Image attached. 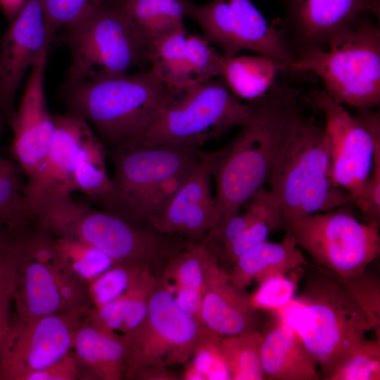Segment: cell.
I'll return each mask as SVG.
<instances>
[{"instance_id":"cell-35","label":"cell","mask_w":380,"mask_h":380,"mask_svg":"<svg viewBox=\"0 0 380 380\" xmlns=\"http://www.w3.org/2000/svg\"><path fill=\"white\" fill-rule=\"evenodd\" d=\"M380 338L366 339L327 380H379Z\"/></svg>"},{"instance_id":"cell-34","label":"cell","mask_w":380,"mask_h":380,"mask_svg":"<svg viewBox=\"0 0 380 380\" xmlns=\"http://www.w3.org/2000/svg\"><path fill=\"white\" fill-rule=\"evenodd\" d=\"M47 39L51 44L57 32L70 26L112 0H40Z\"/></svg>"},{"instance_id":"cell-47","label":"cell","mask_w":380,"mask_h":380,"mask_svg":"<svg viewBox=\"0 0 380 380\" xmlns=\"http://www.w3.org/2000/svg\"><path fill=\"white\" fill-rule=\"evenodd\" d=\"M27 0H0V7L8 22H11L25 5Z\"/></svg>"},{"instance_id":"cell-38","label":"cell","mask_w":380,"mask_h":380,"mask_svg":"<svg viewBox=\"0 0 380 380\" xmlns=\"http://www.w3.org/2000/svg\"><path fill=\"white\" fill-rule=\"evenodd\" d=\"M158 279V277L153 274L150 268H144L127 290V312L120 331L123 335L128 336L134 332L146 319L150 296L157 285Z\"/></svg>"},{"instance_id":"cell-18","label":"cell","mask_w":380,"mask_h":380,"mask_svg":"<svg viewBox=\"0 0 380 380\" xmlns=\"http://www.w3.org/2000/svg\"><path fill=\"white\" fill-rule=\"evenodd\" d=\"M53 118L55 129L45 158L35 175L25 184L30 207L44 195L73 192L76 159L84 141L93 132L84 119L71 112Z\"/></svg>"},{"instance_id":"cell-14","label":"cell","mask_w":380,"mask_h":380,"mask_svg":"<svg viewBox=\"0 0 380 380\" xmlns=\"http://www.w3.org/2000/svg\"><path fill=\"white\" fill-rule=\"evenodd\" d=\"M113 164L112 190L100 205L127 220L140 198L162 179L193 168L198 149L134 145L107 151Z\"/></svg>"},{"instance_id":"cell-37","label":"cell","mask_w":380,"mask_h":380,"mask_svg":"<svg viewBox=\"0 0 380 380\" xmlns=\"http://www.w3.org/2000/svg\"><path fill=\"white\" fill-rule=\"evenodd\" d=\"M303 269L273 276L259 283L258 289L251 294L253 306L262 312L272 313L288 304L296 296Z\"/></svg>"},{"instance_id":"cell-32","label":"cell","mask_w":380,"mask_h":380,"mask_svg":"<svg viewBox=\"0 0 380 380\" xmlns=\"http://www.w3.org/2000/svg\"><path fill=\"white\" fill-rule=\"evenodd\" d=\"M224 58L204 36L188 34L182 60L186 88L220 76Z\"/></svg>"},{"instance_id":"cell-25","label":"cell","mask_w":380,"mask_h":380,"mask_svg":"<svg viewBox=\"0 0 380 380\" xmlns=\"http://www.w3.org/2000/svg\"><path fill=\"white\" fill-rule=\"evenodd\" d=\"M224 269L216 251L203 239L169 259L160 279L169 289L184 286L204 294Z\"/></svg>"},{"instance_id":"cell-45","label":"cell","mask_w":380,"mask_h":380,"mask_svg":"<svg viewBox=\"0 0 380 380\" xmlns=\"http://www.w3.org/2000/svg\"><path fill=\"white\" fill-rule=\"evenodd\" d=\"M169 290L172 292L176 304L184 312L202 322L201 313L204 295L203 293L184 286H177Z\"/></svg>"},{"instance_id":"cell-4","label":"cell","mask_w":380,"mask_h":380,"mask_svg":"<svg viewBox=\"0 0 380 380\" xmlns=\"http://www.w3.org/2000/svg\"><path fill=\"white\" fill-rule=\"evenodd\" d=\"M44 227L56 236L77 239L109 256L116 264L151 269L164 264L192 242L179 235L156 232L107 210L73 198L72 194L47 196L39 210Z\"/></svg>"},{"instance_id":"cell-41","label":"cell","mask_w":380,"mask_h":380,"mask_svg":"<svg viewBox=\"0 0 380 380\" xmlns=\"http://www.w3.org/2000/svg\"><path fill=\"white\" fill-rule=\"evenodd\" d=\"M352 203L361 211L365 222L380 227V148L376 151L367 182Z\"/></svg>"},{"instance_id":"cell-9","label":"cell","mask_w":380,"mask_h":380,"mask_svg":"<svg viewBox=\"0 0 380 380\" xmlns=\"http://www.w3.org/2000/svg\"><path fill=\"white\" fill-rule=\"evenodd\" d=\"M61 30L70 53L66 82L125 74L148 63V46L117 0Z\"/></svg>"},{"instance_id":"cell-2","label":"cell","mask_w":380,"mask_h":380,"mask_svg":"<svg viewBox=\"0 0 380 380\" xmlns=\"http://www.w3.org/2000/svg\"><path fill=\"white\" fill-rule=\"evenodd\" d=\"M175 93L151 68L63 87L68 111L84 119L108 151L134 144Z\"/></svg>"},{"instance_id":"cell-24","label":"cell","mask_w":380,"mask_h":380,"mask_svg":"<svg viewBox=\"0 0 380 380\" xmlns=\"http://www.w3.org/2000/svg\"><path fill=\"white\" fill-rule=\"evenodd\" d=\"M215 152H199L198 160L190 175L166 207L152 217L146 227L158 233L178 235L186 213L196 205L213 198L210 179Z\"/></svg>"},{"instance_id":"cell-48","label":"cell","mask_w":380,"mask_h":380,"mask_svg":"<svg viewBox=\"0 0 380 380\" xmlns=\"http://www.w3.org/2000/svg\"><path fill=\"white\" fill-rule=\"evenodd\" d=\"M10 240H18L12 236L11 234L6 231L0 228V242L10 241Z\"/></svg>"},{"instance_id":"cell-20","label":"cell","mask_w":380,"mask_h":380,"mask_svg":"<svg viewBox=\"0 0 380 380\" xmlns=\"http://www.w3.org/2000/svg\"><path fill=\"white\" fill-rule=\"evenodd\" d=\"M262 331L261 362L265 379L318 380V363L299 334L279 321Z\"/></svg>"},{"instance_id":"cell-43","label":"cell","mask_w":380,"mask_h":380,"mask_svg":"<svg viewBox=\"0 0 380 380\" xmlns=\"http://www.w3.org/2000/svg\"><path fill=\"white\" fill-rule=\"evenodd\" d=\"M81 377L75 355L70 351L51 365L27 375L25 380H75Z\"/></svg>"},{"instance_id":"cell-49","label":"cell","mask_w":380,"mask_h":380,"mask_svg":"<svg viewBox=\"0 0 380 380\" xmlns=\"http://www.w3.org/2000/svg\"><path fill=\"white\" fill-rule=\"evenodd\" d=\"M4 122H6V121H5L3 115L0 113V135L1 134L2 131H3Z\"/></svg>"},{"instance_id":"cell-42","label":"cell","mask_w":380,"mask_h":380,"mask_svg":"<svg viewBox=\"0 0 380 380\" xmlns=\"http://www.w3.org/2000/svg\"><path fill=\"white\" fill-rule=\"evenodd\" d=\"M128 305L127 291L117 298L89 309L88 319L97 326L109 331H121Z\"/></svg>"},{"instance_id":"cell-19","label":"cell","mask_w":380,"mask_h":380,"mask_svg":"<svg viewBox=\"0 0 380 380\" xmlns=\"http://www.w3.org/2000/svg\"><path fill=\"white\" fill-rule=\"evenodd\" d=\"M262 312L251 304V294L231 281L226 269L205 292L201 321L222 336L262 331Z\"/></svg>"},{"instance_id":"cell-5","label":"cell","mask_w":380,"mask_h":380,"mask_svg":"<svg viewBox=\"0 0 380 380\" xmlns=\"http://www.w3.org/2000/svg\"><path fill=\"white\" fill-rule=\"evenodd\" d=\"M268 181L280 203L284 225L351 203L350 195L334 182L324 127L300 113L277 153Z\"/></svg>"},{"instance_id":"cell-28","label":"cell","mask_w":380,"mask_h":380,"mask_svg":"<svg viewBox=\"0 0 380 380\" xmlns=\"http://www.w3.org/2000/svg\"><path fill=\"white\" fill-rule=\"evenodd\" d=\"M24 188L16 166L0 156V228L18 239L27 237L39 226Z\"/></svg>"},{"instance_id":"cell-15","label":"cell","mask_w":380,"mask_h":380,"mask_svg":"<svg viewBox=\"0 0 380 380\" xmlns=\"http://www.w3.org/2000/svg\"><path fill=\"white\" fill-rule=\"evenodd\" d=\"M10 23L0 39V113L9 127L25 74L51 44L40 0H27Z\"/></svg>"},{"instance_id":"cell-23","label":"cell","mask_w":380,"mask_h":380,"mask_svg":"<svg viewBox=\"0 0 380 380\" xmlns=\"http://www.w3.org/2000/svg\"><path fill=\"white\" fill-rule=\"evenodd\" d=\"M311 265L286 232L278 243L266 241L237 258L227 270L229 279L245 289L253 281L287 274Z\"/></svg>"},{"instance_id":"cell-8","label":"cell","mask_w":380,"mask_h":380,"mask_svg":"<svg viewBox=\"0 0 380 380\" xmlns=\"http://www.w3.org/2000/svg\"><path fill=\"white\" fill-rule=\"evenodd\" d=\"M253 102L241 103L219 76L175 91L134 145L198 148L252 116Z\"/></svg>"},{"instance_id":"cell-30","label":"cell","mask_w":380,"mask_h":380,"mask_svg":"<svg viewBox=\"0 0 380 380\" xmlns=\"http://www.w3.org/2000/svg\"><path fill=\"white\" fill-rule=\"evenodd\" d=\"M262 331L222 336L221 348L230 380H263Z\"/></svg>"},{"instance_id":"cell-36","label":"cell","mask_w":380,"mask_h":380,"mask_svg":"<svg viewBox=\"0 0 380 380\" xmlns=\"http://www.w3.org/2000/svg\"><path fill=\"white\" fill-rule=\"evenodd\" d=\"M144 268L146 267L116 264L89 281L88 293L94 306L107 303L124 293Z\"/></svg>"},{"instance_id":"cell-16","label":"cell","mask_w":380,"mask_h":380,"mask_svg":"<svg viewBox=\"0 0 380 380\" xmlns=\"http://www.w3.org/2000/svg\"><path fill=\"white\" fill-rule=\"evenodd\" d=\"M44 50L31 72L10 127L13 137L12 150L30 181L41 167L53 134V115L47 108L44 76L48 58Z\"/></svg>"},{"instance_id":"cell-12","label":"cell","mask_w":380,"mask_h":380,"mask_svg":"<svg viewBox=\"0 0 380 380\" xmlns=\"http://www.w3.org/2000/svg\"><path fill=\"white\" fill-rule=\"evenodd\" d=\"M310 101L324 115L334 180L350 195L352 203L367 182L380 148L379 113L358 109L352 115L324 90L312 93Z\"/></svg>"},{"instance_id":"cell-46","label":"cell","mask_w":380,"mask_h":380,"mask_svg":"<svg viewBox=\"0 0 380 380\" xmlns=\"http://www.w3.org/2000/svg\"><path fill=\"white\" fill-rule=\"evenodd\" d=\"M25 253V240L0 242V278L15 271Z\"/></svg>"},{"instance_id":"cell-7","label":"cell","mask_w":380,"mask_h":380,"mask_svg":"<svg viewBox=\"0 0 380 380\" xmlns=\"http://www.w3.org/2000/svg\"><path fill=\"white\" fill-rule=\"evenodd\" d=\"M210 331L184 312L160 277L153 291L143 324L125 336L127 344L124 377L138 380H176L169 367L193 357Z\"/></svg>"},{"instance_id":"cell-27","label":"cell","mask_w":380,"mask_h":380,"mask_svg":"<svg viewBox=\"0 0 380 380\" xmlns=\"http://www.w3.org/2000/svg\"><path fill=\"white\" fill-rule=\"evenodd\" d=\"M187 0H117L148 44L175 30H185Z\"/></svg>"},{"instance_id":"cell-1","label":"cell","mask_w":380,"mask_h":380,"mask_svg":"<svg viewBox=\"0 0 380 380\" xmlns=\"http://www.w3.org/2000/svg\"><path fill=\"white\" fill-rule=\"evenodd\" d=\"M297 94L274 85L253 101L252 116L235 138L215 152L216 224L239 212L269 180L277 153L300 114Z\"/></svg>"},{"instance_id":"cell-13","label":"cell","mask_w":380,"mask_h":380,"mask_svg":"<svg viewBox=\"0 0 380 380\" xmlns=\"http://www.w3.org/2000/svg\"><path fill=\"white\" fill-rule=\"evenodd\" d=\"M89 309L75 308L26 322L11 319L0 349V380H25L70 352Z\"/></svg>"},{"instance_id":"cell-29","label":"cell","mask_w":380,"mask_h":380,"mask_svg":"<svg viewBox=\"0 0 380 380\" xmlns=\"http://www.w3.org/2000/svg\"><path fill=\"white\" fill-rule=\"evenodd\" d=\"M107 151L93 132L84 141L75 165L74 191H80L100 205L110 194L113 183L106 165Z\"/></svg>"},{"instance_id":"cell-3","label":"cell","mask_w":380,"mask_h":380,"mask_svg":"<svg viewBox=\"0 0 380 380\" xmlns=\"http://www.w3.org/2000/svg\"><path fill=\"white\" fill-rule=\"evenodd\" d=\"M273 315L299 334L325 380L372 330L335 276L312 265L300 293Z\"/></svg>"},{"instance_id":"cell-40","label":"cell","mask_w":380,"mask_h":380,"mask_svg":"<svg viewBox=\"0 0 380 380\" xmlns=\"http://www.w3.org/2000/svg\"><path fill=\"white\" fill-rule=\"evenodd\" d=\"M217 220V211L213 198L196 205L186 213L178 235L190 242L201 241L216 224Z\"/></svg>"},{"instance_id":"cell-6","label":"cell","mask_w":380,"mask_h":380,"mask_svg":"<svg viewBox=\"0 0 380 380\" xmlns=\"http://www.w3.org/2000/svg\"><path fill=\"white\" fill-rule=\"evenodd\" d=\"M291 70L310 72L336 103L357 109L380 103V30L360 15L325 44L298 51Z\"/></svg>"},{"instance_id":"cell-31","label":"cell","mask_w":380,"mask_h":380,"mask_svg":"<svg viewBox=\"0 0 380 380\" xmlns=\"http://www.w3.org/2000/svg\"><path fill=\"white\" fill-rule=\"evenodd\" d=\"M54 237L64 267L84 282L88 283L115 265L109 256L89 244L71 238Z\"/></svg>"},{"instance_id":"cell-10","label":"cell","mask_w":380,"mask_h":380,"mask_svg":"<svg viewBox=\"0 0 380 380\" xmlns=\"http://www.w3.org/2000/svg\"><path fill=\"white\" fill-rule=\"evenodd\" d=\"M284 229L315 266L338 277L359 274L380 255L379 227L342 208L289 221Z\"/></svg>"},{"instance_id":"cell-44","label":"cell","mask_w":380,"mask_h":380,"mask_svg":"<svg viewBox=\"0 0 380 380\" xmlns=\"http://www.w3.org/2000/svg\"><path fill=\"white\" fill-rule=\"evenodd\" d=\"M16 270V269H15ZM15 270L0 278V349L11 323Z\"/></svg>"},{"instance_id":"cell-11","label":"cell","mask_w":380,"mask_h":380,"mask_svg":"<svg viewBox=\"0 0 380 380\" xmlns=\"http://www.w3.org/2000/svg\"><path fill=\"white\" fill-rule=\"evenodd\" d=\"M194 20L204 37L225 57L250 51L290 69L295 57L284 33L269 23L251 0H213L197 5L187 0L186 18Z\"/></svg>"},{"instance_id":"cell-22","label":"cell","mask_w":380,"mask_h":380,"mask_svg":"<svg viewBox=\"0 0 380 380\" xmlns=\"http://www.w3.org/2000/svg\"><path fill=\"white\" fill-rule=\"evenodd\" d=\"M87 321L80 325L74 338L72 348L78 366H82L91 379H123L127 349L124 335Z\"/></svg>"},{"instance_id":"cell-39","label":"cell","mask_w":380,"mask_h":380,"mask_svg":"<svg viewBox=\"0 0 380 380\" xmlns=\"http://www.w3.org/2000/svg\"><path fill=\"white\" fill-rule=\"evenodd\" d=\"M222 336L210 331L201 341L189 364L207 379H229L222 355Z\"/></svg>"},{"instance_id":"cell-21","label":"cell","mask_w":380,"mask_h":380,"mask_svg":"<svg viewBox=\"0 0 380 380\" xmlns=\"http://www.w3.org/2000/svg\"><path fill=\"white\" fill-rule=\"evenodd\" d=\"M13 320H31L68 310L55 274L46 266L29 259L26 253L15 272Z\"/></svg>"},{"instance_id":"cell-17","label":"cell","mask_w":380,"mask_h":380,"mask_svg":"<svg viewBox=\"0 0 380 380\" xmlns=\"http://www.w3.org/2000/svg\"><path fill=\"white\" fill-rule=\"evenodd\" d=\"M283 21L299 49L325 44L362 13L379 15V0H279Z\"/></svg>"},{"instance_id":"cell-33","label":"cell","mask_w":380,"mask_h":380,"mask_svg":"<svg viewBox=\"0 0 380 380\" xmlns=\"http://www.w3.org/2000/svg\"><path fill=\"white\" fill-rule=\"evenodd\" d=\"M337 281L361 310L376 337L380 338V278L366 268L357 275L338 277Z\"/></svg>"},{"instance_id":"cell-26","label":"cell","mask_w":380,"mask_h":380,"mask_svg":"<svg viewBox=\"0 0 380 380\" xmlns=\"http://www.w3.org/2000/svg\"><path fill=\"white\" fill-rule=\"evenodd\" d=\"M285 68L260 55L225 57L220 77L236 96L253 101L264 96Z\"/></svg>"}]
</instances>
